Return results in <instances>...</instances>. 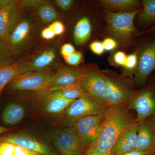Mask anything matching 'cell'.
<instances>
[{
	"instance_id": "19",
	"label": "cell",
	"mask_w": 155,
	"mask_h": 155,
	"mask_svg": "<svg viewBox=\"0 0 155 155\" xmlns=\"http://www.w3.org/2000/svg\"><path fill=\"white\" fill-rule=\"evenodd\" d=\"M100 2L107 11L113 12L137 11L141 3L137 0H101Z\"/></svg>"
},
{
	"instance_id": "15",
	"label": "cell",
	"mask_w": 155,
	"mask_h": 155,
	"mask_svg": "<svg viewBox=\"0 0 155 155\" xmlns=\"http://www.w3.org/2000/svg\"><path fill=\"white\" fill-rule=\"evenodd\" d=\"M56 58L55 51L52 48L45 49L34 56L30 61L21 63L20 75L31 71L47 70L48 67L53 64Z\"/></svg>"
},
{
	"instance_id": "17",
	"label": "cell",
	"mask_w": 155,
	"mask_h": 155,
	"mask_svg": "<svg viewBox=\"0 0 155 155\" xmlns=\"http://www.w3.org/2000/svg\"><path fill=\"white\" fill-rule=\"evenodd\" d=\"M18 1L5 8H0V39L7 40L11 28L21 15Z\"/></svg>"
},
{
	"instance_id": "28",
	"label": "cell",
	"mask_w": 155,
	"mask_h": 155,
	"mask_svg": "<svg viewBox=\"0 0 155 155\" xmlns=\"http://www.w3.org/2000/svg\"><path fill=\"white\" fill-rule=\"evenodd\" d=\"M44 2V0H23L19 1L18 8L22 9H37Z\"/></svg>"
},
{
	"instance_id": "20",
	"label": "cell",
	"mask_w": 155,
	"mask_h": 155,
	"mask_svg": "<svg viewBox=\"0 0 155 155\" xmlns=\"http://www.w3.org/2000/svg\"><path fill=\"white\" fill-rule=\"evenodd\" d=\"M25 115V109L21 105L10 103L3 111L2 121L5 125H15L22 121Z\"/></svg>"
},
{
	"instance_id": "45",
	"label": "cell",
	"mask_w": 155,
	"mask_h": 155,
	"mask_svg": "<svg viewBox=\"0 0 155 155\" xmlns=\"http://www.w3.org/2000/svg\"></svg>"
},
{
	"instance_id": "2",
	"label": "cell",
	"mask_w": 155,
	"mask_h": 155,
	"mask_svg": "<svg viewBox=\"0 0 155 155\" xmlns=\"http://www.w3.org/2000/svg\"><path fill=\"white\" fill-rule=\"evenodd\" d=\"M140 10L127 12L105 11L106 32L119 45L127 47L133 43L134 38L140 34L134 22Z\"/></svg>"
},
{
	"instance_id": "10",
	"label": "cell",
	"mask_w": 155,
	"mask_h": 155,
	"mask_svg": "<svg viewBox=\"0 0 155 155\" xmlns=\"http://www.w3.org/2000/svg\"><path fill=\"white\" fill-rule=\"evenodd\" d=\"M80 84L87 94L103 107H109L106 98L105 82L102 71L91 67L81 80Z\"/></svg>"
},
{
	"instance_id": "42",
	"label": "cell",
	"mask_w": 155,
	"mask_h": 155,
	"mask_svg": "<svg viewBox=\"0 0 155 155\" xmlns=\"http://www.w3.org/2000/svg\"><path fill=\"white\" fill-rule=\"evenodd\" d=\"M142 33H151L155 34V24L153 25L150 28H149L148 30L143 31V32H142Z\"/></svg>"
},
{
	"instance_id": "8",
	"label": "cell",
	"mask_w": 155,
	"mask_h": 155,
	"mask_svg": "<svg viewBox=\"0 0 155 155\" xmlns=\"http://www.w3.org/2000/svg\"><path fill=\"white\" fill-rule=\"evenodd\" d=\"M127 107L135 112L138 122H142L155 115V81L137 91Z\"/></svg>"
},
{
	"instance_id": "32",
	"label": "cell",
	"mask_w": 155,
	"mask_h": 155,
	"mask_svg": "<svg viewBox=\"0 0 155 155\" xmlns=\"http://www.w3.org/2000/svg\"><path fill=\"white\" fill-rule=\"evenodd\" d=\"M89 48L91 51L97 55H101L105 51L102 42L99 41L92 42L90 45Z\"/></svg>"
},
{
	"instance_id": "11",
	"label": "cell",
	"mask_w": 155,
	"mask_h": 155,
	"mask_svg": "<svg viewBox=\"0 0 155 155\" xmlns=\"http://www.w3.org/2000/svg\"><path fill=\"white\" fill-rule=\"evenodd\" d=\"M106 114L87 116L70 125L87 148L92 144L99 134Z\"/></svg>"
},
{
	"instance_id": "16",
	"label": "cell",
	"mask_w": 155,
	"mask_h": 155,
	"mask_svg": "<svg viewBox=\"0 0 155 155\" xmlns=\"http://www.w3.org/2000/svg\"><path fill=\"white\" fill-rule=\"evenodd\" d=\"M139 122L127 127L116 140L112 155H121L135 150Z\"/></svg>"
},
{
	"instance_id": "44",
	"label": "cell",
	"mask_w": 155,
	"mask_h": 155,
	"mask_svg": "<svg viewBox=\"0 0 155 155\" xmlns=\"http://www.w3.org/2000/svg\"><path fill=\"white\" fill-rule=\"evenodd\" d=\"M154 155H155V154H154Z\"/></svg>"
},
{
	"instance_id": "39",
	"label": "cell",
	"mask_w": 155,
	"mask_h": 155,
	"mask_svg": "<svg viewBox=\"0 0 155 155\" xmlns=\"http://www.w3.org/2000/svg\"><path fill=\"white\" fill-rule=\"evenodd\" d=\"M154 153L153 151H138L134 150L131 152L126 153L121 155H154Z\"/></svg>"
},
{
	"instance_id": "14",
	"label": "cell",
	"mask_w": 155,
	"mask_h": 155,
	"mask_svg": "<svg viewBox=\"0 0 155 155\" xmlns=\"http://www.w3.org/2000/svg\"><path fill=\"white\" fill-rule=\"evenodd\" d=\"M89 68L61 67L53 75L51 86H67L80 84Z\"/></svg>"
},
{
	"instance_id": "4",
	"label": "cell",
	"mask_w": 155,
	"mask_h": 155,
	"mask_svg": "<svg viewBox=\"0 0 155 155\" xmlns=\"http://www.w3.org/2000/svg\"><path fill=\"white\" fill-rule=\"evenodd\" d=\"M109 108L101 105L91 97L86 95L74 100L69 105L62 116V124L68 127L87 116L105 114Z\"/></svg>"
},
{
	"instance_id": "21",
	"label": "cell",
	"mask_w": 155,
	"mask_h": 155,
	"mask_svg": "<svg viewBox=\"0 0 155 155\" xmlns=\"http://www.w3.org/2000/svg\"><path fill=\"white\" fill-rule=\"evenodd\" d=\"M92 26L88 17L81 18L75 25L73 35L74 40L77 45H82L87 41L91 35Z\"/></svg>"
},
{
	"instance_id": "27",
	"label": "cell",
	"mask_w": 155,
	"mask_h": 155,
	"mask_svg": "<svg viewBox=\"0 0 155 155\" xmlns=\"http://www.w3.org/2000/svg\"><path fill=\"white\" fill-rule=\"evenodd\" d=\"M138 64V51L127 55V59L124 68L125 71L122 75L129 77L134 74Z\"/></svg>"
},
{
	"instance_id": "24",
	"label": "cell",
	"mask_w": 155,
	"mask_h": 155,
	"mask_svg": "<svg viewBox=\"0 0 155 155\" xmlns=\"http://www.w3.org/2000/svg\"><path fill=\"white\" fill-rule=\"evenodd\" d=\"M21 63H15L8 66L0 67V95L7 84L20 75Z\"/></svg>"
},
{
	"instance_id": "35",
	"label": "cell",
	"mask_w": 155,
	"mask_h": 155,
	"mask_svg": "<svg viewBox=\"0 0 155 155\" xmlns=\"http://www.w3.org/2000/svg\"><path fill=\"white\" fill-rule=\"evenodd\" d=\"M38 153L26 148L25 147L15 145L13 155H38Z\"/></svg>"
},
{
	"instance_id": "6",
	"label": "cell",
	"mask_w": 155,
	"mask_h": 155,
	"mask_svg": "<svg viewBox=\"0 0 155 155\" xmlns=\"http://www.w3.org/2000/svg\"><path fill=\"white\" fill-rule=\"evenodd\" d=\"M54 74L48 70L25 72L11 81L8 87L17 90L43 91L51 85Z\"/></svg>"
},
{
	"instance_id": "7",
	"label": "cell",
	"mask_w": 155,
	"mask_h": 155,
	"mask_svg": "<svg viewBox=\"0 0 155 155\" xmlns=\"http://www.w3.org/2000/svg\"><path fill=\"white\" fill-rule=\"evenodd\" d=\"M52 141L61 155H85L88 148L70 126L56 131Z\"/></svg>"
},
{
	"instance_id": "30",
	"label": "cell",
	"mask_w": 155,
	"mask_h": 155,
	"mask_svg": "<svg viewBox=\"0 0 155 155\" xmlns=\"http://www.w3.org/2000/svg\"><path fill=\"white\" fill-rule=\"evenodd\" d=\"M15 145L2 140L0 142V155H14Z\"/></svg>"
},
{
	"instance_id": "33",
	"label": "cell",
	"mask_w": 155,
	"mask_h": 155,
	"mask_svg": "<svg viewBox=\"0 0 155 155\" xmlns=\"http://www.w3.org/2000/svg\"><path fill=\"white\" fill-rule=\"evenodd\" d=\"M105 51H110L115 50L118 47V44L114 39L110 37L105 38L102 42Z\"/></svg>"
},
{
	"instance_id": "9",
	"label": "cell",
	"mask_w": 155,
	"mask_h": 155,
	"mask_svg": "<svg viewBox=\"0 0 155 155\" xmlns=\"http://www.w3.org/2000/svg\"><path fill=\"white\" fill-rule=\"evenodd\" d=\"M34 33V25L30 19L20 15L11 28L7 41L17 55L27 47Z\"/></svg>"
},
{
	"instance_id": "5",
	"label": "cell",
	"mask_w": 155,
	"mask_h": 155,
	"mask_svg": "<svg viewBox=\"0 0 155 155\" xmlns=\"http://www.w3.org/2000/svg\"><path fill=\"white\" fill-rule=\"evenodd\" d=\"M137 50L138 64L133 80L135 85L141 87L146 85L155 70V37L144 42Z\"/></svg>"
},
{
	"instance_id": "18",
	"label": "cell",
	"mask_w": 155,
	"mask_h": 155,
	"mask_svg": "<svg viewBox=\"0 0 155 155\" xmlns=\"http://www.w3.org/2000/svg\"><path fill=\"white\" fill-rule=\"evenodd\" d=\"M154 133L153 124L148 118L139 122L135 150L138 151H153Z\"/></svg>"
},
{
	"instance_id": "29",
	"label": "cell",
	"mask_w": 155,
	"mask_h": 155,
	"mask_svg": "<svg viewBox=\"0 0 155 155\" xmlns=\"http://www.w3.org/2000/svg\"><path fill=\"white\" fill-rule=\"evenodd\" d=\"M82 59V53L79 51H75L72 54L64 58V60L66 63L70 66L76 67L81 63Z\"/></svg>"
},
{
	"instance_id": "43",
	"label": "cell",
	"mask_w": 155,
	"mask_h": 155,
	"mask_svg": "<svg viewBox=\"0 0 155 155\" xmlns=\"http://www.w3.org/2000/svg\"><path fill=\"white\" fill-rule=\"evenodd\" d=\"M10 130L9 128H7V127H2V126L0 125V134H2L5 133Z\"/></svg>"
},
{
	"instance_id": "38",
	"label": "cell",
	"mask_w": 155,
	"mask_h": 155,
	"mask_svg": "<svg viewBox=\"0 0 155 155\" xmlns=\"http://www.w3.org/2000/svg\"><path fill=\"white\" fill-rule=\"evenodd\" d=\"M41 35L44 39L50 40L52 39L56 36L55 34L49 25L41 31Z\"/></svg>"
},
{
	"instance_id": "13",
	"label": "cell",
	"mask_w": 155,
	"mask_h": 155,
	"mask_svg": "<svg viewBox=\"0 0 155 155\" xmlns=\"http://www.w3.org/2000/svg\"><path fill=\"white\" fill-rule=\"evenodd\" d=\"M2 140L38 153L41 155H59L49 147L33 137L24 134H14L6 136Z\"/></svg>"
},
{
	"instance_id": "36",
	"label": "cell",
	"mask_w": 155,
	"mask_h": 155,
	"mask_svg": "<svg viewBox=\"0 0 155 155\" xmlns=\"http://www.w3.org/2000/svg\"><path fill=\"white\" fill-rule=\"evenodd\" d=\"M75 52L74 46L70 43L65 44L62 46L61 49V55L64 58L72 54Z\"/></svg>"
},
{
	"instance_id": "40",
	"label": "cell",
	"mask_w": 155,
	"mask_h": 155,
	"mask_svg": "<svg viewBox=\"0 0 155 155\" xmlns=\"http://www.w3.org/2000/svg\"><path fill=\"white\" fill-rule=\"evenodd\" d=\"M16 2L15 0H0V8L9 6Z\"/></svg>"
},
{
	"instance_id": "25",
	"label": "cell",
	"mask_w": 155,
	"mask_h": 155,
	"mask_svg": "<svg viewBox=\"0 0 155 155\" xmlns=\"http://www.w3.org/2000/svg\"><path fill=\"white\" fill-rule=\"evenodd\" d=\"M37 11L40 19L45 23H52L58 19L57 11L48 1H44L37 8Z\"/></svg>"
},
{
	"instance_id": "3",
	"label": "cell",
	"mask_w": 155,
	"mask_h": 155,
	"mask_svg": "<svg viewBox=\"0 0 155 155\" xmlns=\"http://www.w3.org/2000/svg\"><path fill=\"white\" fill-rule=\"evenodd\" d=\"M102 72L108 107L128 105L137 92L133 79L109 69Z\"/></svg>"
},
{
	"instance_id": "1",
	"label": "cell",
	"mask_w": 155,
	"mask_h": 155,
	"mask_svg": "<svg viewBox=\"0 0 155 155\" xmlns=\"http://www.w3.org/2000/svg\"><path fill=\"white\" fill-rule=\"evenodd\" d=\"M127 105L109 107L101 130L85 155H112L117 139L127 127L138 122Z\"/></svg>"
},
{
	"instance_id": "26",
	"label": "cell",
	"mask_w": 155,
	"mask_h": 155,
	"mask_svg": "<svg viewBox=\"0 0 155 155\" xmlns=\"http://www.w3.org/2000/svg\"><path fill=\"white\" fill-rule=\"evenodd\" d=\"M16 56L8 42L0 39V67L15 63Z\"/></svg>"
},
{
	"instance_id": "34",
	"label": "cell",
	"mask_w": 155,
	"mask_h": 155,
	"mask_svg": "<svg viewBox=\"0 0 155 155\" xmlns=\"http://www.w3.org/2000/svg\"><path fill=\"white\" fill-rule=\"evenodd\" d=\"M49 26L54 31L56 36L62 35L65 31V26L63 22L58 20H56L51 23Z\"/></svg>"
},
{
	"instance_id": "12",
	"label": "cell",
	"mask_w": 155,
	"mask_h": 155,
	"mask_svg": "<svg viewBox=\"0 0 155 155\" xmlns=\"http://www.w3.org/2000/svg\"><path fill=\"white\" fill-rule=\"evenodd\" d=\"M39 106L41 110L50 116H63L69 105L74 100L68 99L61 95L56 91L46 89L40 91Z\"/></svg>"
},
{
	"instance_id": "31",
	"label": "cell",
	"mask_w": 155,
	"mask_h": 155,
	"mask_svg": "<svg viewBox=\"0 0 155 155\" xmlns=\"http://www.w3.org/2000/svg\"><path fill=\"white\" fill-rule=\"evenodd\" d=\"M127 58V55L124 52L118 51L114 54L113 62L117 66L124 67Z\"/></svg>"
},
{
	"instance_id": "37",
	"label": "cell",
	"mask_w": 155,
	"mask_h": 155,
	"mask_svg": "<svg viewBox=\"0 0 155 155\" xmlns=\"http://www.w3.org/2000/svg\"><path fill=\"white\" fill-rule=\"evenodd\" d=\"M56 5L64 11H68L72 7L74 1L72 0H56L54 1Z\"/></svg>"
},
{
	"instance_id": "22",
	"label": "cell",
	"mask_w": 155,
	"mask_h": 155,
	"mask_svg": "<svg viewBox=\"0 0 155 155\" xmlns=\"http://www.w3.org/2000/svg\"><path fill=\"white\" fill-rule=\"evenodd\" d=\"M142 8L137 14L140 25L147 27L155 23V0L142 1Z\"/></svg>"
},
{
	"instance_id": "23",
	"label": "cell",
	"mask_w": 155,
	"mask_h": 155,
	"mask_svg": "<svg viewBox=\"0 0 155 155\" xmlns=\"http://www.w3.org/2000/svg\"><path fill=\"white\" fill-rule=\"evenodd\" d=\"M50 91H56L66 98L75 100L87 95L80 84L67 86H52L48 89Z\"/></svg>"
},
{
	"instance_id": "41",
	"label": "cell",
	"mask_w": 155,
	"mask_h": 155,
	"mask_svg": "<svg viewBox=\"0 0 155 155\" xmlns=\"http://www.w3.org/2000/svg\"><path fill=\"white\" fill-rule=\"evenodd\" d=\"M150 120L153 124V127L154 133V141L153 147V151L155 154V114L151 116L148 118Z\"/></svg>"
}]
</instances>
